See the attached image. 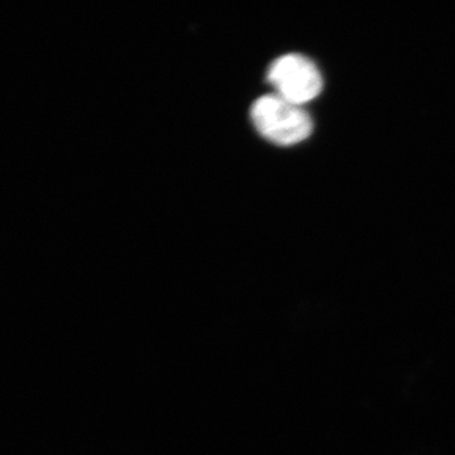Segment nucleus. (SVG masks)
Wrapping results in <instances>:
<instances>
[{"mask_svg":"<svg viewBox=\"0 0 455 455\" xmlns=\"http://www.w3.org/2000/svg\"><path fill=\"white\" fill-rule=\"evenodd\" d=\"M251 118L263 139L278 146L304 142L313 133V119L301 106L278 95H265L254 101Z\"/></svg>","mask_w":455,"mask_h":455,"instance_id":"1","label":"nucleus"},{"mask_svg":"<svg viewBox=\"0 0 455 455\" xmlns=\"http://www.w3.org/2000/svg\"><path fill=\"white\" fill-rule=\"evenodd\" d=\"M267 80L278 97L296 106L309 103L323 90L319 68L300 53H287L275 60L269 66Z\"/></svg>","mask_w":455,"mask_h":455,"instance_id":"2","label":"nucleus"}]
</instances>
